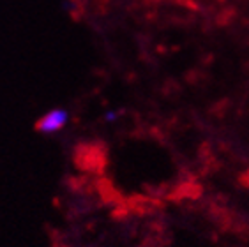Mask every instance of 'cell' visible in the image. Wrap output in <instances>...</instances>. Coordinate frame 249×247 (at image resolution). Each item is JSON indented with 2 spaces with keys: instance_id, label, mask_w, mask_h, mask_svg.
<instances>
[{
  "instance_id": "1",
  "label": "cell",
  "mask_w": 249,
  "mask_h": 247,
  "mask_svg": "<svg viewBox=\"0 0 249 247\" xmlns=\"http://www.w3.org/2000/svg\"><path fill=\"white\" fill-rule=\"evenodd\" d=\"M67 119H69V113H67L66 109L62 108L52 109V111H48V113L43 115L37 120L36 129H37L39 133H44V134L55 133V131H58V129H62L66 125Z\"/></svg>"
}]
</instances>
